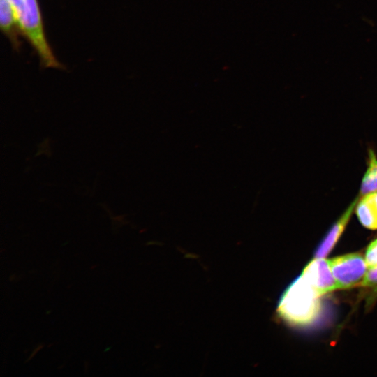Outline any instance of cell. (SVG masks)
<instances>
[{"mask_svg":"<svg viewBox=\"0 0 377 377\" xmlns=\"http://www.w3.org/2000/svg\"><path fill=\"white\" fill-rule=\"evenodd\" d=\"M321 296L301 276L294 280L280 297L279 316L293 327L312 324L321 311Z\"/></svg>","mask_w":377,"mask_h":377,"instance_id":"1","label":"cell"},{"mask_svg":"<svg viewBox=\"0 0 377 377\" xmlns=\"http://www.w3.org/2000/svg\"><path fill=\"white\" fill-rule=\"evenodd\" d=\"M16 18L20 31L31 43L44 66L61 68L46 40L37 0H25Z\"/></svg>","mask_w":377,"mask_h":377,"instance_id":"2","label":"cell"},{"mask_svg":"<svg viewBox=\"0 0 377 377\" xmlns=\"http://www.w3.org/2000/svg\"><path fill=\"white\" fill-rule=\"evenodd\" d=\"M329 261L338 288H349L361 285L368 271L365 257L360 253L346 254Z\"/></svg>","mask_w":377,"mask_h":377,"instance_id":"3","label":"cell"},{"mask_svg":"<svg viewBox=\"0 0 377 377\" xmlns=\"http://www.w3.org/2000/svg\"><path fill=\"white\" fill-rule=\"evenodd\" d=\"M320 296L338 288L329 260L316 258L304 269L300 275Z\"/></svg>","mask_w":377,"mask_h":377,"instance_id":"4","label":"cell"},{"mask_svg":"<svg viewBox=\"0 0 377 377\" xmlns=\"http://www.w3.org/2000/svg\"><path fill=\"white\" fill-rule=\"evenodd\" d=\"M359 197V195H357L341 216L331 227L329 232L318 246L315 253V258H325L333 249L349 222L351 215L355 209Z\"/></svg>","mask_w":377,"mask_h":377,"instance_id":"5","label":"cell"},{"mask_svg":"<svg viewBox=\"0 0 377 377\" xmlns=\"http://www.w3.org/2000/svg\"><path fill=\"white\" fill-rule=\"evenodd\" d=\"M355 211L364 227L377 230V191L360 196Z\"/></svg>","mask_w":377,"mask_h":377,"instance_id":"6","label":"cell"},{"mask_svg":"<svg viewBox=\"0 0 377 377\" xmlns=\"http://www.w3.org/2000/svg\"><path fill=\"white\" fill-rule=\"evenodd\" d=\"M0 24L2 31L17 45V31L20 28L10 0H0Z\"/></svg>","mask_w":377,"mask_h":377,"instance_id":"7","label":"cell"},{"mask_svg":"<svg viewBox=\"0 0 377 377\" xmlns=\"http://www.w3.org/2000/svg\"><path fill=\"white\" fill-rule=\"evenodd\" d=\"M377 191V156L373 149L368 150L367 168L363 175L359 195Z\"/></svg>","mask_w":377,"mask_h":377,"instance_id":"8","label":"cell"},{"mask_svg":"<svg viewBox=\"0 0 377 377\" xmlns=\"http://www.w3.org/2000/svg\"><path fill=\"white\" fill-rule=\"evenodd\" d=\"M365 260L368 269L377 267V239L371 242L368 246L365 253Z\"/></svg>","mask_w":377,"mask_h":377,"instance_id":"9","label":"cell"}]
</instances>
